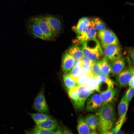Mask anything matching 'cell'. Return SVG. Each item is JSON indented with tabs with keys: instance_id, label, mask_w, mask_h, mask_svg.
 Instances as JSON below:
<instances>
[{
	"instance_id": "39",
	"label": "cell",
	"mask_w": 134,
	"mask_h": 134,
	"mask_svg": "<svg viewBox=\"0 0 134 134\" xmlns=\"http://www.w3.org/2000/svg\"><path fill=\"white\" fill-rule=\"evenodd\" d=\"M128 84L130 87H134V76L129 81Z\"/></svg>"
},
{
	"instance_id": "34",
	"label": "cell",
	"mask_w": 134,
	"mask_h": 134,
	"mask_svg": "<svg viewBox=\"0 0 134 134\" xmlns=\"http://www.w3.org/2000/svg\"><path fill=\"white\" fill-rule=\"evenodd\" d=\"M134 94V87H130L128 89L123 97L127 101L129 102L133 97Z\"/></svg>"
},
{
	"instance_id": "8",
	"label": "cell",
	"mask_w": 134,
	"mask_h": 134,
	"mask_svg": "<svg viewBox=\"0 0 134 134\" xmlns=\"http://www.w3.org/2000/svg\"><path fill=\"white\" fill-rule=\"evenodd\" d=\"M134 76L133 66H129L123 71L118 74L116 78L117 82L120 87L126 86Z\"/></svg>"
},
{
	"instance_id": "37",
	"label": "cell",
	"mask_w": 134,
	"mask_h": 134,
	"mask_svg": "<svg viewBox=\"0 0 134 134\" xmlns=\"http://www.w3.org/2000/svg\"><path fill=\"white\" fill-rule=\"evenodd\" d=\"M85 120L90 129H92V124L90 115L86 116L85 117Z\"/></svg>"
},
{
	"instance_id": "10",
	"label": "cell",
	"mask_w": 134,
	"mask_h": 134,
	"mask_svg": "<svg viewBox=\"0 0 134 134\" xmlns=\"http://www.w3.org/2000/svg\"><path fill=\"white\" fill-rule=\"evenodd\" d=\"M97 84L96 90L100 93L114 87V82L109 77L101 75L95 77Z\"/></svg>"
},
{
	"instance_id": "18",
	"label": "cell",
	"mask_w": 134,
	"mask_h": 134,
	"mask_svg": "<svg viewBox=\"0 0 134 134\" xmlns=\"http://www.w3.org/2000/svg\"><path fill=\"white\" fill-rule=\"evenodd\" d=\"M77 129L79 134H89L90 129L87 124L85 119L81 115L79 116L77 125Z\"/></svg>"
},
{
	"instance_id": "1",
	"label": "cell",
	"mask_w": 134,
	"mask_h": 134,
	"mask_svg": "<svg viewBox=\"0 0 134 134\" xmlns=\"http://www.w3.org/2000/svg\"><path fill=\"white\" fill-rule=\"evenodd\" d=\"M96 115L99 131L102 134H108L113 128L115 119L114 104L111 103L102 105L98 109Z\"/></svg>"
},
{
	"instance_id": "7",
	"label": "cell",
	"mask_w": 134,
	"mask_h": 134,
	"mask_svg": "<svg viewBox=\"0 0 134 134\" xmlns=\"http://www.w3.org/2000/svg\"><path fill=\"white\" fill-rule=\"evenodd\" d=\"M33 108L36 111L41 113H47L49 108L47 104L43 90H41L36 96L33 105Z\"/></svg>"
},
{
	"instance_id": "12",
	"label": "cell",
	"mask_w": 134,
	"mask_h": 134,
	"mask_svg": "<svg viewBox=\"0 0 134 134\" xmlns=\"http://www.w3.org/2000/svg\"><path fill=\"white\" fill-rule=\"evenodd\" d=\"M51 29L54 34L60 33L62 29V24L60 20L55 16L48 15L44 16Z\"/></svg>"
},
{
	"instance_id": "35",
	"label": "cell",
	"mask_w": 134,
	"mask_h": 134,
	"mask_svg": "<svg viewBox=\"0 0 134 134\" xmlns=\"http://www.w3.org/2000/svg\"><path fill=\"white\" fill-rule=\"evenodd\" d=\"M92 124V130H95L98 128V120L97 116L96 115H90Z\"/></svg>"
},
{
	"instance_id": "23",
	"label": "cell",
	"mask_w": 134,
	"mask_h": 134,
	"mask_svg": "<svg viewBox=\"0 0 134 134\" xmlns=\"http://www.w3.org/2000/svg\"><path fill=\"white\" fill-rule=\"evenodd\" d=\"M63 78L65 85L68 89L78 85L76 80L70 74L66 73L64 75Z\"/></svg>"
},
{
	"instance_id": "36",
	"label": "cell",
	"mask_w": 134,
	"mask_h": 134,
	"mask_svg": "<svg viewBox=\"0 0 134 134\" xmlns=\"http://www.w3.org/2000/svg\"><path fill=\"white\" fill-rule=\"evenodd\" d=\"M81 59L82 66L86 67H91L94 63L83 56Z\"/></svg>"
},
{
	"instance_id": "16",
	"label": "cell",
	"mask_w": 134,
	"mask_h": 134,
	"mask_svg": "<svg viewBox=\"0 0 134 134\" xmlns=\"http://www.w3.org/2000/svg\"><path fill=\"white\" fill-rule=\"evenodd\" d=\"M27 27L30 33L35 37L43 40H47L41 29L37 24L30 20Z\"/></svg>"
},
{
	"instance_id": "19",
	"label": "cell",
	"mask_w": 134,
	"mask_h": 134,
	"mask_svg": "<svg viewBox=\"0 0 134 134\" xmlns=\"http://www.w3.org/2000/svg\"><path fill=\"white\" fill-rule=\"evenodd\" d=\"M100 61L101 71V75L109 77L111 73L110 64L105 57L102 58Z\"/></svg>"
},
{
	"instance_id": "38",
	"label": "cell",
	"mask_w": 134,
	"mask_h": 134,
	"mask_svg": "<svg viewBox=\"0 0 134 134\" xmlns=\"http://www.w3.org/2000/svg\"><path fill=\"white\" fill-rule=\"evenodd\" d=\"M82 66V63L81 59L75 60L74 66H78L81 68Z\"/></svg>"
},
{
	"instance_id": "33",
	"label": "cell",
	"mask_w": 134,
	"mask_h": 134,
	"mask_svg": "<svg viewBox=\"0 0 134 134\" xmlns=\"http://www.w3.org/2000/svg\"><path fill=\"white\" fill-rule=\"evenodd\" d=\"M90 78L88 76L83 74L77 79V83L78 85H85L88 79Z\"/></svg>"
},
{
	"instance_id": "26",
	"label": "cell",
	"mask_w": 134,
	"mask_h": 134,
	"mask_svg": "<svg viewBox=\"0 0 134 134\" xmlns=\"http://www.w3.org/2000/svg\"><path fill=\"white\" fill-rule=\"evenodd\" d=\"M94 28L96 30L100 31L106 29V26L104 23L100 19L98 18H95L92 19Z\"/></svg>"
},
{
	"instance_id": "28",
	"label": "cell",
	"mask_w": 134,
	"mask_h": 134,
	"mask_svg": "<svg viewBox=\"0 0 134 134\" xmlns=\"http://www.w3.org/2000/svg\"><path fill=\"white\" fill-rule=\"evenodd\" d=\"M91 72L94 77L101 75V71L100 61L94 62L91 67Z\"/></svg>"
},
{
	"instance_id": "24",
	"label": "cell",
	"mask_w": 134,
	"mask_h": 134,
	"mask_svg": "<svg viewBox=\"0 0 134 134\" xmlns=\"http://www.w3.org/2000/svg\"><path fill=\"white\" fill-rule=\"evenodd\" d=\"M29 114L33 119L35 124H38L50 118L48 115L43 113H29Z\"/></svg>"
},
{
	"instance_id": "29",
	"label": "cell",
	"mask_w": 134,
	"mask_h": 134,
	"mask_svg": "<svg viewBox=\"0 0 134 134\" xmlns=\"http://www.w3.org/2000/svg\"><path fill=\"white\" fill-rule=\"evenodd\" d=\"M83 74L82 70L81 67L78 66H74L70 74L77 81L78 78Z\"/></svg>"
},
{
	"instance_id": "11",
	"label": "cell",
	"mask_w": 134,
	"mask_h": 134,
	"mask_svg": "<svg viewBox=\"0 0 134 134\" xmlns=\"http://www.w3.org/2000/svg\"><path fill=\"white\" fill-rule=\"evenodd\" d=\"M102 102L100 95L95 94L91 95L88 98L86 103V110L93 111L98 109L102 105Z\"/></svg>"
},
{
	"instance_id": "40",
	"label": "cell",
	"mask_w": 134,
	"mask_h": 134,
	"mask_svg": "<svg viewBox=\"0 0 134 134\" xmlns=\"http://www.w3.org/2000/svg\"><path fill=\"white\" fill-rule=\"evenodd\" d=\"M55 132V134H63V131L61 128H58L57 130Z\"/></svg>"
},
{
	"instance_id": "32",
	"label": "cell",
	"mask_w": 134,
	"mask_h": 134,
	"mask_svg": "<svg viewBox=\"0 0 134 134\" xmlns=\"http://www.w3.org/2000/svg\"><path fill=\"white\" fill-rule=\"evenodd\" d=\"M128 55L126 57V60L129 66H134V50L133 48H130L127 50Z\"/></svg>"
},
{
	"instance_id": "3",
	"label": "cell",
	"mask_w": 134,
	"mask_h": 134,
	"mask_svg": "<svg viewBox=\"0 0 134 134\" xmlns=\"http://www.w3.org/2000/svg\"><path fill=\"white\" fill-rule=\"evenodd\" d=\"M94 91L89 89L85 85H78L77 99L73 104L75 108L78 110H83L86 100Z\"/></svg>"
},
{
	"instance_id": "25",
	"label": "cell",
	"mask_w": 134,
	"mask_h": 134,
	"mask_svg": "<svg viewBox=\"0 0 134 134\" xmlns=\"http://www.w3.org/2000/svg\"><path fill=\"white\" fill-rule=\"evenodd\" d=\"M126 116L119 117L114 128H112L108 134H120V129L125 120Z\"/></svg>"
},
{
	"instance_id": "20",
	"label": "cell",
	"mask_w": 134,
	"mask_h": 134,
	"mask_svg": "<svg viewBox=\"0 0 134 134\" xmlns=\"http://www.w3.org/2000/svg\"><path fill=\"white\" fill-rule=\"evenodd\" d=\"M67 52L75 60L81 59L83 56L82 49L76 45L70 47Z\"/></svg>"
},
{
	"instance_id": "27",
	"label": "cell",
	"mask_w": 134,
	"mask_h": 134,
	"mask_svg": "<svg viewBox=\"0 0 134 134\" xmlns=\"http://www.w3.org/2000/svg\"><path fill=\"white\" fill-rule=\"evenodd\" d=\"M25 132L27 134H55V132L53 131L49 130L35 127L31 130L25 131Z\"/></svg>"
},
{
	"instance_id": "4",
	"label": "cell",
	"mask_w": 134,
	"mask_h": 134,
	"mask_svg": "<svg viewBox=\"0 0 134 134\" xmlns=\"http://www.w3.org/2000/svg\"><path fill=\"white\" fill-rule=\"evenodd\" d=\"M98 36L103 47L112 44L118 43L117 38L111 31L107 29L99 31Z\"/></svg>"
},
{
	"instance_id": "9",
	"label": "cell",
	"mask_w": 134,
	"mask_h": 134,
	"mask_svg": "<svg viewBox=\"0 0 134 134\" xmlns=\"http://www.w3.org/2000/svg\"><path fill=\"white\" fill-rule=\"evenodd\" d=\"M30 21L38 25L47 40L50 39L55 34L49 26L44 17H34L31 18Z\"/></svg>"
},
{
	"instance_id": "15",
	"label": "cell",
	"mask_w": 134,
	"mask_h": 134,
	"mask_svg": "<svg viewBox=\"0 0 134 134\" xmlns=\"http://www.w3.org/2000/svg\"><path fill=\"white\" fill-rule=\"evenodd\" d=\"M75 59L67 53L63 55L62 62V67L63 71L66 73L69 71L74 65Z\"/></svg>"
},
{
	"instance_id": "2",
	"label": "cell",
	"mask_w": 134,
	"mask_h": 134,
	"mask_svg": "<svg viewBox=\"0 0 134 134\" xmlns=\"http://www.w3.org/2000/svg\"><path fill=\"white\" fill-rule=\"evenodd\" d=\"M82 44L83 56L92 62L98 60L102 56L103 52L96 38L87 40Z\"/></svg>"
},
{
	"instance_id": "17",
	"label": "cell",
	"mask_w": 134,
	"mask_h": 134,
	"mask_svg": "<svg viewBox=\"0 0 134 134\" xmlns=\"http://www.w3.org/2000/svg\"><path fill=\"white\" fill-rule=\"evenodd\" d=\"M58 125V123L56 120L50 118L36 124L35 127L54 131L57 128Z\"/></svg>"
},
{
	"instance_id": "13",
	"label": "cell",
	"mask_w": 134,
	"mask_h": 134,
	"mask_svg": "<svg viewBox=\"0 0 134 134\" xmlns=\"http://www.w3.org/2000/svg\"><path fill=\"white\" fill-rule=\"evenodd\" d=\"M118 90L114 87L100 93L102 105L111 103L116 98L118 94Z\"/></svg>"
},
{
	"instance_id": "30",
	"label": "cell",
	"mask_w": 134,
	"mask_h": 134,
	"mask_svg": "<svg viewBox=\"0 0 134 134\" xmlns=\"http://www.w3.org/2000/svg\"><path fill=\"white\" fill-rule=\"evenodd\" d=\"M78 85L68 89V94L72 101L73 104L76 100L77 97V90Z\"/></svg>"
},
{
	"instance_id": "31",
	"label": "cell",
	"mask_w": 134,
	"mask_h": 134,
	"mask_svg": "<svg viewBox=\"0 0 134 134\" xmlns=\"http://www.w3.org/2000/svg\"><path fill=\"white\" fill-rule=\"evenodd\" d=\"M85 86L91 90L94 91L96 90L97 84L95 77L90 78L88 80Z\"/></svg>"
},
{
	"instance_id": "21",
	"label": "cell",
	"mask_w": 134,
	"mask_h": 134,
	"mask_svg": "<svg viewBox=\"0 0 134 134\" xmlns=\"http://www.w3.org/2000/svg\"><path fill=\"white\" fill-rule=\"evenodd\" d=\"M129 102L127 101L124 98L122 97L119 104L118 110L119 117L126 116Z\"/></svg>"
},
{
	"instance_id": "14",
	"label": "cell",
	"mask_w": 134,
	"mask_h": 134,
	"mask_svg": "<svg viewBox=\"0 0 134 134\" xmlns=\"http://www.w3.org/2000/svg\"><path fill=\"white\" fill-rule=\"evenodd\" d=\"M111 63V72L113 76L121 72L125 66L124 59L122 55Z\"/></svg>"
},
{
	"instance_id": "6",
	"label": "cell",
	"mask_w": 134,
	"mask_h": 134,
	"mask_svg": "<svg viewBox=\"0 0 134 134\" xmlns=\"http://www.w3.org/2000/svg\"><path fill=\"white\" fill-rule=\"evenodd\" d=\"M103 48L105 58L111 62L121 55L120 47L119 43L110 44Z\"/></svg>"
},
{
	"instance_id": "22",
	"label": "cell",
	"mask_w": 134,
	"mask_h": 134,
	"mask_svg": "<svg viewBox=\"0 0 134 134\" xmlns=\"http://www.w3.org/2000/svg\"><path fill=\"white\" fill-rule=\"evenodd\" d=\"M90 20L89 18L86 17H82L79 20L75 28L74 29L77 35L89 25Z\"/></svg>"
},
{
	"instance_id": "5",
	"label": "cell",
	"mask_w": 134,
	"mask_h": 134,
	"mask_svg": "<svg viewBox=\"0 0 134 134\" xmlns=\"http://www.w3.org/2000/svg\"><path fill=\"white\" fill-rule=\"evenodd\" d=\"M96 30L93 22L92 20H90L89 25L77 35V41L83 43L87 40L96 38Z\"/></svg>"
},
{
	"instance_id": "41",
	"label": "cell",
	"mask_w": 134,
	"mask_h": 134,
	"mask_svg": "<svg viewBox=\"0 0 134 134\" xmlns=\"http://www.w3.org/2000/svg\"><path fill=\"white\" fill-rule=\"evenodd\" d=\"M90 134H98V133H97L96 131L95 130H92V131L90 132Z\"/></svg>"
}]
</instances>
